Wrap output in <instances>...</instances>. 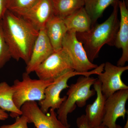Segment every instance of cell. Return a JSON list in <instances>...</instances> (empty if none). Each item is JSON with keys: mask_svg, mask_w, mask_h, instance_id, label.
<instances>
[{"mask_svg": "<svg viewBox=\"0 0 128 128\" xmlns=\"http://www.w3.org/2000/svg\"><path fill=\"white\" fill-rule=\"evenodd\" d=\"M3 34L11 55L27 64L39 30L23 18L7 10L1 21Z\"/></svg>", "mask_w": 128, "mask_h": 128, "instance_id": "cell-1", "label": "cell"}, {"mask_svg": "<svg viewBox=\"0 0 128 128\" xmlns=\"http://www.w3.org/2000/svg\"><path fill=\"white\" fill-rule=\"evenodd\" d=\"M113 7L112 14L105 22L93 25L88 32L76 33L77 38L82 43L88 57L92 63L98 57L102 46L106 44L114 46L120 25L118 2Z\"/></svg>", "mask_w": 128, "mask_h": 128, "instance_id": "cell-2", "label": "cell"}, {"mask_svg": "<svg viewBox=\"0 0 128 128\" xmlns=\"http://www.w3.org/2000/svg\"><path fill=\"white\" fill-rule=\"evenodd\" d=\"M96 80L90 76H80L75 83L69 86L66 92L68 97L57 112L58 119L65 126L68 128L70 126L67 119L68 114L75 110L77 106L80 108L84 106L89 98L95 96L96 92L91 87Z\"/></svg>", "mask_w": 128, "mask_h": 128, "instance_id": "cell-3", "label": "cell"}, {"mask_svg": "<svg viewBox=\"0 0 128 128\" xmlns=\"http://www.w3.org/2000/svg\"><path fill=\"white\" fill-rule=\"evenodd\" d=\"M26 72L22 74V80H16L12 86L14 90L13 100L17 108L20 109L25 102L40 101L44 98L46 88L54 81L32 79Z\"/></svg>", "mask_w": 128, "mask_h": 128, "instance_id": "cell-4", "label": "cell"}, {"mask_svg": "<svg viewBox=\"0 0 128 128\" xmlns=\"http://www.w3.org/2000/svg\"><path fill=\"white\" fill-rule=\"evenodd\" d=\"M104 64H102L96 68L86 73H81L75 71L67 72L54 80V82L46 88L44 91V97L40 101L38 105L40 109L46 114L50 108L58 110L66 98V96L61 98L60 94L64 89L68 88V81L73 76H91L98 75L104 70Z\"/></svg>", "mask_w": 128, "mask_h": 128, "instance_id": "cell-5", "label": "cell"}, {"mask_svg": "<svg viewBox=\"0 0 128 128\" xmlns=\"http://www.w3.org/2000/svg\"><path fill=\"white\" fill-rule=\"evenodd\" d=\"M75 71L74 64L64 49L54 51L35 70L40 80H54L67 72Z\"/></svg>", "mask_w": 128, "mask_h": 128, "instance_id": "cell-6", "label": "cell"}, {"mask_svg": "<svg viewBox=\"0 0 128 128\" xmlns=\"http://www.w3.org/2000/svg\"><path fill=\"white\" fill-rule=\"evenodd\" d=\"M62 48L70 56L75 71L86 73L98 66L89 60L82 43L77 38L76 32L68 31L63 40Z\"/></svg>", "mask_w": 128, "mask_h": 128, "instance_id": "cell-7", "label": "cell"}, {"mask_svg": "<svg viewBox=\"0 0 128 128\" xmlns=\"http://www.w3.org/2000/svg\"><path fill=\"white\" fill-rule=\"evenodd\" d=\"M20 110L28 123L33 124L36 128H70L59 120L55 110L50 108L49 115H47L41 111L35 101L25 102Z\"/></svg>", "mask_w": 128, "mask_h": 128, "instance_id": "cell-8", "label": "cell"}, {"mask_svg": "<svg viewBox=\"0 0 128 128\" xmlns=\"http://www.w3.org/2000/svg\"><path fill=\"white\" fill-rule=\"evenodd\" d=\"M128 70V66H115L110 62L104 63V70L98 75V80L100 82L102 94L107 98L120 90L128 89L121 77Z\"/></svg>", "mask_w": 128, "mask_h": 128, "instance_id": "cell-9", "label": "cell"}, {"mask_svg": "<svg viewBox=\"0 0 128 128\" xmlns=\"http://www.w3.org/2000/svg\"><path fill=\"white\" fill-rule=\"evenodd\" d=\"M128 99V89L117 91L107 98L102 124L108 128H116L117 119L122 117L124 120L128 113L125 106Z\"/></svg>", "mask_w": 128, "mask_h": 128, "instance_id": "cell-10", "label": "cell"}, {"mask_svg": "<svg viewBox=\"0 0 128 128\" xmlns=\"http://www.w3.org/2000/svg\"><path fill=\"white\" fill-rule=\"evenodd\" d=\"M54 52L45 28L40 30L33 47L30 60L26 64L25 72L29 74L34 72L40 65Z\"/></svg>", "mask_w": 128, "mask_h": 128, "instance_id": "cell-11", "label": "cell"}, {"mask_svg": "<svg viewBox=\"0 0 128 128\" xmlns=\"http://www.w3.org/2000/svg\"><path fill=\"white\" fill-rule=\"evenodd\" d=\"M54 16L53 0H38L21 16L39 31L45 28L48 22Z\"/></svg>", "mask_w": 128, "mask_h": 128, "instance_id": "cell-12", "label": "cell"}, {"mask_svg": "<svg viewBox=\"0 0 128 128\" xmlns=\"http://www.w3.org/2000/svg\"><path fill=\"white\" fill-rule=\"evenodd\" d=\"M121 19L117 33L114 46L122 51V56L117 62V66H125L128 61V10L125 0H121L118 2Z\"/></svg>", "mask_w": 128, "mask_h": 128, "instance_id": "cell-13", "label": "cell"}, {"mask_svg": "<svg viewBox=\"0 0 128 128\" xmlns=\"http://www.w3.org/2000/svg\"><path fill=\"white\" fill-rule=\"evenodd\" d=\"M93 85L96 98L92 104L86 106L85 114L90 128L96 127L102 123L105 113V102L107 99L102 94L100 82L97 79Z\"/></svg>", "mask_w": 128, "mask_h": 128, "instance_id": "cell-14", "label": "cell"}, {"mask_svg": "<svg viewBox=\"0 0 128 128\" xmlns=\"http://www.w3.org/2000/svg\"><path fill=\"white\" fill-rule=\"evenodd\" d=\"M46 34L54 51L62 48V42L68 32L63 18L54 16L45 27Z\"/></svg>", "mask_w": 128, "mask_h": 128, "instance_id": "cell-15", "label": "cell"}, {"mask_svg": "<svg viewBox=\"0 0 128 128\" xmlns=\"http://www.w3.org/2000/svg\"><path fill=\"white\" fill-rule=\"evenodd\" d=\"M63 19L68 31L76 33L88 32L92 26L91 19L84 7Z\"/></svg>", "mask_w": 128, "mask_h": 128, "instance_id": "cell-16", "label": "cell"}, {"mask_svg": "<svg viewBox=\"0 0 128 128\" xmlns=\"http://www.w3.org/2000/svg\"><path fill=\"white\" fill-rule=\"evenodd\" d=\"M13 92L12 86L6 82H0V108L5 112H10V117L16 118L22 115V112L14 103Z\"/></svg>", "mask_w": 128, "mask_h": 128, "instance_id": "cell-17", "label": "cell"}, {"mask_svg": "<svg viewBox=\"0 0 128 128\" xmlns=\"http://www.w3.org/2000/svg\"><path fill=\"white\" fill-rule=\"evenodd\" d=\"M121 0H85L84 8L90 18L92 26L102 16L106 9Z\"/></svg>", "mask_w": 128, "mask_h": 128, "instance_id": "cell-18", "label": "cell"}, {"mask_svg": "<svg viewBox=\"0 0 128 128\" xmlns=\"http://www.w3.org/2000/svg\"><path fill=\"white\" fill-rule=\"evenodd\" d=\"M53 2L54 15L64 18L84 7L85 0H53Z\"/></svg>", "mask_w": 128, "mask_h": 128, "instance_id": "cell-19", "label": "cell"}, {"mask_svg": "<svg viewBox=\"0 0 128 128\" xmlns=\"http://www.w3.org/2000/svg\"><path fill=\"white\" fill-rule=\"evenodd\" d=\"M38 0H9L8 10L22 16L29 10Z\"/></svg>", "mask_w": 128, "mask_h": 128, "instance_id": "cell-20", "label": "cell"}, {"mask_svg": "<svg viewBox=\"0 0 128 128\" xmlns=\"http://www.w3.org/2000/svg\"><path fill=\"white\" fill-rule=\"evenodd\" d=\"M12 58L9 48L3 34L1 22H0V70Z\"/></svg>", "mask_w": 128, "mask_h": 128, "instance_id": "cell-21", "label": "cell"}, {"mask_svg": "<svg viewBox=\"0 0 128 128\" xmlns=\"http://www.w3.org/2000/svg\"><path fill=\"white\" fill-rule=\"evenodd\" d=\"M28 121L26 118L23 115L16 118L14 123L10 124H4L0 128H29L28 127Z\"/></svg>", "mask_w": 128, "mask_h": 128, "instance_id": "cell-22", "label": "cell"}, {"mask_svg": "<svg viewBox=\"0 0 128 128\" xmlns=\"http://www.w3.org/2000/svg\"><path fill=\"white\" fill-rule=\"evenodd\" d=\"M9 0H0V22L8 10Z\"/></svg>", "mask_w": 128, "mask_h": 128, "instance_id": "cell-23", "label": "cell"}, {"mask_svg": "<svg viewBox=\"0 0 128 128\" xmlns=\"http://www.w3.org/2000/svg\"><path fill=\"white\" fill-rule=\"evenodd\" d=\"M76 123L78 128H90L85 114H82L78 117L76 120Z\"/></svg>", "mask_w": 128, "mask_h": 128, "instance_id": "cell-24", "label": "cell"}, {"mask_svg": "<svg viewBox=\"0 0 128 128\" xmlns=\"http://www.w3.org/2000/svg\"><path fill=\"white\" fill-rule=\"evenodd\" d=\"M9 117L7 113L0 108V120L4 121Z\"/></svg>", "mask_w": 128, "mask_h": 128, "instance_id": "cell-25", "label": "cell"}, {"mask_svg": "<svg viewBox=\"0 0 128 128\" xmlns=\"http://www.w3.org/2000/svg\"><path fill=\"white\" fill-rule=\"evenodd\" d=\"M108 128L106 126H105V125H104V124H100L99 126H96V127H94V128Z\"/></svg>", "mask_w": 128, "mask_h": 128, "instance_id": "cell-26", "label": "cell"}, {"mask_svg": "<svg viewBox=\"0 0 128 128\" xmlns=\"http://www.w3.org/2000/svg\"><path fill=\"white\" fill-rule=\"evenodd\" d=\"M124 128H128V120H127V122L125 125H124Z\"/></svg>", "mask_w": 128, "mask_h": 128, "instance_id": "cell-27", "label": "cell"}, {"mask_svg": "<svg viewBox=\"0 0 128 128\" xmlns=\"http://www.w3.org/2000/svg\"><path fill=\"white\" fill-rule=\"evenodd\" d=\"M116 128H122V127H121V126H120L119 125H118V124H117Z\"/></svg>", "mask_w": 128, "mask_h": 128, "instance_id": "cell-28", "label": "cell"}]
</instances>
